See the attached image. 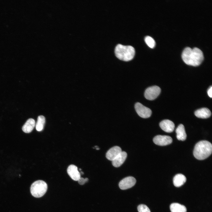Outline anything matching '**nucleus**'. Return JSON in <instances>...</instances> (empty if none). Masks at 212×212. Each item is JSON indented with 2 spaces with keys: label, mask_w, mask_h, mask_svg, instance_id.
<instances>
[{
  "label": "nucleus",
  "mask_w": 212,
  "mask_h": 212,
  "mask_svg": "<svg viewBox=\"0 0 212 212\" xmlns=\"http://www.w3.org/2000/svg\"><path fill=\"white\" fill-rule=\"evenodd\" d=\"M182 58L184 62L187 64L193 66L199 65L204 59L202 52L199 49L194 47L186 48L183 50Z\"/></svg>",
  "instance_id": "nucleus-1"
},
{
  "label": "nucleus",
  "mask_w": 212,
  "mask_h": 212,
  "mask_svg": "<svg viewBox=\"0 0 212 212\" xmlns=\"http://www.w3.org/2000/svg\"><path fill=\"white\" fill-rule=\"evenodd\" d=\"M212 145L207 140H201L195 145L193 152L195 157L199 160H204L211 154Z\"/></svg>",
  "instance_id": "nucleus-2"
},
{
  "label": "nucleus",
  "mask_w": 212,
  "mask_h": 212,
  "mask_svg": "<svg viewBox=\"0 0 212 212\" xmlns=\"http://www.w3.org/2000/svg\"><path fill=\"white\" fill-rule=\"evenodd\" d=\"M115 52L118 58L125 61L131 60L133 58L135 53V49L132 46L120 44L116 46Z\"/></svg>",
  "instance_id": "nucleus-3"
},
{
  "label": "nucleus",
  "mask_w": 212,
  "mask_h": 212,
  "mask_svg": "<svg viewBox=\"0 0 212 212\" xmlns=\"http://www.w3.org/2000/svg\"><path fill=\"white\" fill-rule=\"evenodd\" d=\"M47 189V185L44 181L39 180L34 182L30 187L31 194L36 198H40L44 196Z\"/></svg>",
  "instance_id": "nucleus-4"
},
{
  "label": "nucleus",
  "mask_w": 212,
  "mask_h": 212,
  "mask_svg": "<svg viewBox=\"0 0 212 212\" xmlns=\"http://www.w3.org/2000/svg\"><path fill=\"white\" fill-rule=\"evenodd\" d=\"M161 89L157 86H153L148 88L144 93L145 97L149 100H153L159 95Z\"/></svg>",
  "instance_id": "nucleus-5"
},
{
  "label": "nucleus",
  "mask_w": 212,
  "mask_h": 212,
  "mask_svg": "<svg viewBox=\"0 0 212 212\" xmlns=\"http://www.w3.org/2000/svg\"><path fill=\"white\" fill-rule=\"evenodd\" d=\"M135 107L136 112L140 117L146 118L151 116L152 114L151 110L140 103H136L135 105Z\"/></svg>",
  "instance_id": "nucleus-6"
},
{
  "label": "nucleus",
  "mask_w": 212,
  "mask_h": 212,
  "mask_svg": "<svg viewBox=\"0 0 212 212\" xmlns=\"http://www.w3.org/2000/svg\"><path fill=\"white\" fill-rule=\"evenodd\" d=\"M136 183V180L133 177L128 176L121 180L119 183L120 188L122 190H126L133 186Z\"/></svg>",
  "instance_id": "nucleus-7"
},
{
  "label": "nucleus",
  "mask_w": 212,
  "mask_h": 212,
  "mask_svg": "<svg viewBox=\"0 0 212 212\" xmlns=\"http://www.w3.org/2000/svg\"><path fill=\"white\" fill-rule=\"evenodd\" d=\"M154 143L160 146H165L171 144L172 139L170 136L159 135L155 137L153 139Z\"/></svg>",
  "instance_id": "nucleus-8"
},
{
  "label": "nucleus",
  "mask_w": 212,
  "mask_h": 212,
  "mask_svg": "<svg viewBox=\"0 0 212 212\" xmlns=\"http://www.w3.org/2000/svg\"><path fill=\"white\" fill-rule=\"evenodd\" d=\"M161 129L165 132L170 133L173 132L175 128V125L171 121L169 120H164L159 124Z\"/></svg>",
  "instance_id": "nucleus-9"
},
{
  "label": "nucleus",
  "mask_w": 212,
  "mask_h": 212,
  "mask_svg": "<svg viewBox=\"0 0 212 212\" xmlns=\"http://www.w3.org/2000/svg\"><path fill=\"white\" fill-rule=\"evenodd\" d=\"M67 173L71 178L74 180L78 181L81 177L77 167L74 165H71L68 166Z\"/></svg>",
  "instance_id": "nucleus-10"
},
{
  "label": "nucleus",
  "mask_w": 212,
  "mask_h": 212,
  "mask_svg": "<svg viewBox=\"0 0 212 212\" xmlns=\"http://www.w3.org/2000/svg\"><path fill=\"white\" fill-rule=\"evenodd\" d=\"M122 151L120 147L115 146L107 151L106 154V157L108 160L112 161Z\"/></svg>",
  "instance_id": "nucleus-11"
},
{
  "label": "nucleus",
  "mask_w": 212,
  "mask_h": 212,
  "mask_svg": "<svg viewBox=\"0 0 212 212\" xmlns=\"http://www.w3.org/2000/svg\"><path fill=\"white\" fill-rule=\"evenodd\" d=\"M127 157V153L125 151L122 152L112 161L113 165L115 167L120 166L124 162Z\"/></svg>",
  "instance_id": "nucleus-12"
},
{
  "label": "nucleus",
  "mask_w": 212,
  "mask_h": 212,
  "mask_svg": "<svg viewBox=\"0 0 212 212\" xmlns=\"http://www.w3.org/2000/svg\"><path fill=\"white\" fill-rule=\"evenodd\" d=\"M194 114L198 118L206 119L209 117L211 113L208 109L204 107L196 110Z\"/></svg>",
  "instance_id": "nucleus-13"
},
{
  "label": "nucleus",
  "mask_w": 212,
  "mask_h": 212,
  "mask_svg": "<svg viewBox=\"0 0 212 212\" xmlns=\"http://www.w3.org/2000/svg\"><path fill=\"white\" fill-rule=\"evenodd\" d=\"M35 126V122L32 118L28 119L22 127V130L26 133L31 132Z\"/></svg>",
  "instance_id": "nucleus-14"
},
{
  "label": "nucleus",
  "mask_w": 212,
  "mask_h": 212,
  "mask_svg": "<svg viewBox=\"0 0 212 212\" xmlns=\"http://www.w3.org/2000/svg\"><path fill=\"white\" fill-rule=\"evenodd\" d=\"M176 133V137L177 139L180 140H185L187 137V135L184 125L180 124L179 125L175 130Z\"/></svg>",
  "instance_id": "nucleus-15"
},
{
  "label": "nucleus",
  "mask_w": 212,
  "mask_h": 212,
  "mask_svg": "<svg viewBox=\"0 0 212 212\" xmlns=\"http://www.w3.org/2000/svg\"><path fill=\"white\" fill-rule=\"evenodd\" d=\"M186 180V178L185 175L181 174H178L174 177L173 183L175 187H179L183 185Z\"/></svg>",
  "instance_id": "nucleus-16"
},
{
  "label": "nucleus",
  "mask_w": 212,
  "mask_h": 212,
  "mask_svg": "<svg viewBox=\"0 0 212 212\" xmlns=\"http://www.w3.org/2000/svg\"><path fill=\"white\" fill-rule=\"evenodd\" d=\"M170 209L171 212H186V207L178 203H173L170 206Z\"/></svg>",
  "instance_id": "nucleus-17"
},
{
  "label": "nucleus",
  "mask_w": 212,
  "mask_h": 212,
  "mask_svg": "<svg viewBox=\"0 0 212 212\" xmlns=\"http://www.w3.org/2000/svg\"><path fill=\"white\" fill-rule=\"evenodd\" d=\"M45 122V117L43 115L39 116L35 125L36 130L38 131H42L43 129Z\"/></svg>",
  "instance_id": "nucleus-18"
},
{
  "label": "nucleus",
  "mask_w": 212,
  "mask_h": 212,
  "mask_svg": "<svg viewBox=\"0 0 212 212\" xmlns=\"http://www.w3.org/2000/svg\"><path fill=\"white\" fill-rule=\"evenodd\" d=\"M145 41L150 47L153 48L155 47V41L152 37L149 36H146L145 38Z\"/></svg>",
  "instance_id": "nucleus-19"
},
{
  "label": "nucleus",
  "mask_w": 212,
  "mask_h": 212,
  "mask_svg": "<svg viewBox=\"0 0 212 212\" xmlns=\"http://www.w3.org/2000/svg\"><path fill=\"white\" fill-rule=\"evenodd\" d=\"M138 210L139 212H150L148 207L144 204L139 205L138 207Z\"/></svg>",
  "instance_id": "nucleus-20"
},
{
  "label": "nucleus",
  "mask_w": 212,
  "mask_h": 212,
  "mask_svg": "<svg viewBox=\"0 0 212 212\" xmlns=\"http://www.w3.org/2000/svg\"><path fill=\"white\" fill-rule=\"evenodd\" d=\"M88 180V179L87 178H83L80 177L78 181L80 184L83 185L85 183L87 182Z\"/></svg>",
  "instance_id": "nucleus-21"
},
{
  "label": "nucleus",
  "mask_w": 212,
  "mask_h": 212,
  "mask_svg": "<svg viewBox=\"0 0 212 212\" xmlns=\"http://www.w3.org/2000/svg\"><path fill=\"white\" fill-rule=\"evenodd\" d=\"M207 93L208 96L211 98L212 97V87L211 86L207 91Z\"/></svg>",
  "instance_id": "nucleus-22"
}]
</instances>
